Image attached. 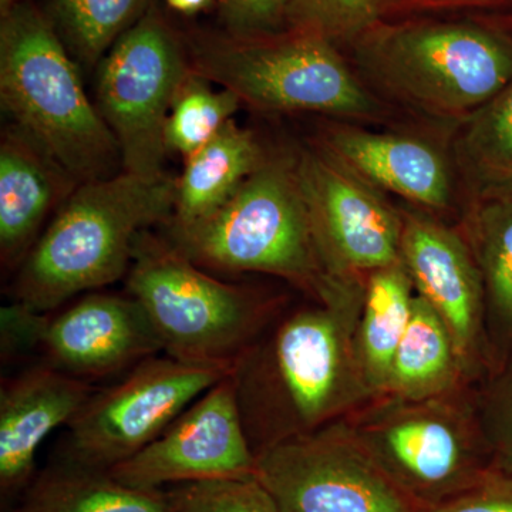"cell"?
<instances>
[{
	"instance_id": "obj_1",
	"label": "cell",
	"mask_w": 512,
	"mask_h": 512,
	"mask_svg": "<svg viewBox=\"0 0 512 512\" xmlns=\"http://www.w3.org/2000/svg\"><path fill=\"white\" fill-rule=\"evenodd\" d=\"M363 292L362 279H333L319 305L292 313L235 360L232 382L255 456L377 399L357 353Z\"/></svg>"
},
{
	"instance_id": "obj_2",
	"label": "cell",
	"mask_w": 512,
	"mask_h": 512,
	"mask_svg": "<svg viewBox=\"0 0 512 512\" xmlns=\"http://www.w3.org/2000/svg\"><path fill=\"white\" fill-rule=\"evenodd\" d=\"M175 181L123 171L77 185L20 264L13 303L46 315L119 281L138 237L173 217Z\"/></svg>"
},
{
	"instance_id": "obj_3",
	"label": "cell",
	"mask_w": 512,
	"mask_h": 512,
	"mask_svg": "<svg viewBox=\"0 0 512 512\" xmlns=\"http://www.w3.org/2000/svg\"><path fill=\"white\" fill-rule=\"evenodd\" d=\"M0 101L16 128L77 184L110 177L120 160L116 138L59 33L30 2L2 10Z\"/></svg>"
},
{
	"instance_id": "obj_4",
	"label": "cell",
	"mask_w": 512,
	"mask_h": 512,
	"mask_svg": "<svg viewBox=\"0 0 512 512\" xmlns=\"http://www.w3.org/2000/svg\"><path fill=\"white\" fill-rule=\"evenodd\" d=\"M357 443L420 512L466 493L491 470L473 394L377 397L345 417Z\"/></svg>"
},
{
	"instance_id": "obj_5",
	"label": "cell",
	"mask_w": 512,
	"mask_h": 512,
	"mask_svg": "<svg viewBox=\"0 0 512 512\" xmlns=\"http://www.w3.org/2000/svg\"><path fill=\"white\" fill-rule=\"evenodd\" d=\"M171 245L200 268L282 276L318 296L333 276L316 247L296 167L264 161L222 207Z\"/></svg>"
},
{
	"instance_id": "obj_6",
	"label": "cell",
	"mask_w": 512,
	"mask_h": 512,
	"mask_svg": "<svg viewBox=\"0 0 512 512\" xmlns=\"http://www.w3.org/2000/svg\"><path fill=\"white\" fill-rule=\"evenodd\" d=\"M127 289L153 323L165 355L183 362L234 365L266 319L252 293L205 274L170 241L147 232L137 239Z\"/></svg>"
},
{
	"instance_id": "obj_7",
	"label": "cell",
	"mask_w": 512,
	"mask_h": 512,
	"mask_svg": "<svg viewBox=\"0 0 512 512\" xmlns=\"http://www.w3.org/2000/svg\"><path fill=\"white\" fill-rule=\"evenodd\" d=\"M191 69L266 111H319L352 119L382 113L329 39L296 29L285 36H232L195 47Z\"/></svg>"
},
{
	"instance_id": "obj_8",
	"label": "cell",
	"mask_w": 512,
	"mask_h": 512,
	"mask_svg": "<svg viewBox=\"0 0 512 512\" xmlns=\"http://www.w3.org/2000/svg\"><path fill=\"white\" fill-rule=\"evenodd\" d=\"M362 59L396 96L439 116H471L512 82V42L471 23L382 30Z\"/></svg>"
},
{
	"instance_id": "obj_9",
	"label": "cell",
	"mask_w": 512,
	"mask_h": 512,
	"mask_svg": "<svg viewBox=\"0 0 512 512\" xmlns=\"http://www.w3.org/2000/svg\"><path fill=\"white\" fill-rule=\"evenodd\" d=\"M97 109L127 173L163 174L164 128L191 72L183 43L153 5L97 64Z\"/></svg>"
},
{
	"instance_id": "obj_10",
	"label": "cell",
	"mask_w": 512,
	"mask_h": 512,
	"mask_svg": "<svg viewBox=\"0 0 512 512\" xmlns=\"http://www.w3.org/2000/svg\"><path fill=\"white\" fill-rule=\"evenodd\" d=\"M232 366L198 365L165 355L131 367L119 383L93 393L70 421L66 464L109 471L143 450Z\"/></svg>"
},
{
	"instance_id": "obj_11",
	"label": "cell",
	"mask_w": 512,
	"mask_h": 512,
	"mask_svg": "<svg viewBox=\"0 0 512 512\" xmlns=\"http://www.w3.org/2000/svg\"><path fill=\"white\" fill-rule=\"evenodd\" d=\"M279 512H420L367 456L345 419L256 454Z\"/></svg>"
},
{
	"instance_id": "obj_12",
	"label": "cell",
	"mask_w": 512,
	"mask_h": 512,
	"mask_svg": "<svg viewBox=\"0 0 512 512\" xmlns=\"http://www.w3.org/2000/svg\"><path fill=\"white\" fill-rule=\"evenodd\" d=\"M320 259L333 278L362 279L400 261L403 217L325 151L295 165Z\"/></svg>"
},
{
	"instance_id": "obj_13",
	"label": "cell",
	"mask_w": 512,
	"mask_h": 512,
	"mask_svg": "<svg viewBox=\"0 0 512 512\" xmlns=\"http://www.w3.org/2000/svg\"><path fill=\"white\" fill-rule=\"evenodd\" d=\"M255 470L229 372L156 440L107 473L130 487L161 490L167 484L255 476Z\"/></svg>"
},
{
	"instance_id": "obj_14",
	"label": "cell",
	"mask_w": 512,
	"mask_h": 512,
	"mask_svg": "<svg viewBox=\"0 0 512 512\" xmlns=\"http://www.w3.org/2000/svg\"><path fill=\"white\" fill-rule=\"evenodd\" d=\"M400 261L414 291L446 323L468 383L490 372L483 279L467 242L446 225L421 217H403Z\"/></svg>"
},
{
	"instance_id": "obj_15",
	"label": "cell",
	"mask_w": 512,
	"mask_h": 512,
	"mask_svg": "<svg viewBox=\"0 0 512 512\" xmlns=\"http://www.w3.org/2000/svg\"><path fill=\"white\" fill-rule=\"evenodd\" d=\"M47 365L90 382L163 352L153 323L131 295L94 293L59 315L40 316L35 345Z\"/></svg>"
},
{
	"instance_id": "obj_16",
	"label": "cell",
	"mask_w": 512,
	"mask_h": 512,
	"mask_svg": "<svg viewBox=\"0 0 512 512\" xmlns=\"http://www.w3.org/2000/svg\"><path fill=\"white\" fill-rule=\"evenodd\" d=\"M87 380L49 365L32 367L0 390V490L18 493L35 470L37 450L57 427L69 424L93 396Z\"/></svg>"
},
{
	"instance_id": "obj_17",
	"label": "cell",
	"mask_w": 512,
	"mask_h": 512,
	"mask_svg": "<svg viewBox=\"0 0 512 512\" xmlns=\"http://www.w3.org/2000/svg\"><path fill=\"white\" fill-rule=\"evenodd\" d=\"M323 144L326 154L373 188H383L429 210H441L450 202L446 160L424 141L338 126L326 130Z\"/></svg>"
},
{
	"instance_id": "obj_18",
	"label": "cell",
	"mask_w": 512,
	"mask_h": 512,
	"mask_svg": "<svg viewBox=\"0 0 512 512\" xmlns=\"http://www.w3.org/2000/svg\"><path fill=\"white\" fill-rule=\"evenodd\" d=\"M60 165L18 128L0 144V256L20 265L40 237L49 212L77 187Z\"/></svg>"
},
{
	"instance_id": "obj_19",
	"label": "cell",
	"mask_w": 512,
	"mask_h": 512,
	"mask_svg": "<svg viewBox=\"0 0 512 512\" xmlns=\"http://www.w3.org/2000/svg\"><path fill=\"white\" fill-rule=\"evenodd\" d=\"M264 161L254 134L229 121L207 146L185 160L183 174L175 181L171 231H183L210 217Z\"/></svg>"
},
{
	"instance_id": "obj_20",
	"label": "cell",
	"mask_w": 512,
	"mask_h": 512,
	"mask_svg": "<svg viewBox=\"0 0 512 512\" xmlns=\"http://www.w3.org/2000/svg\"><path fill=\"white\" fill-rule=\"evenodd\" d=\"M488 192L471 221L470 247L483 279L491 370L512 349V187Z\"/></svg>"
},
{
	"instance_id": "obj_21",
	"label": "cell",
	"mask_w": 512,
	"mask_h": 512,
	"mask_svg": "<svg viewBox=\"0 0 512 512\" xmlns=\"http://www.w3.org/2000/svg\"><path fill=\"white\" fill-rule=\"evenodd\" d=\"M463 363L439 313L416 293L412 318L393 357L383 396L423 400L467 387Z\"/></svg>"
},
{
	"instance_id": "obj_22",
	"label": "cell",
	"mask_w": 512,
	"mask_h": 512,
	"mask_svg": "<svg viewBox=\"0 0 512 512\" xmlns=\"http://www.w3.org/2000/svg\"><path fill=\"white\" fill-rule=\"evenodd\" d=\"M416 291L403 262L372 272L365 279L357 323L360 365L376 397L386 393L393 357L412 318Z\"/></svg>"
},
{
	"instance_id": "obj_23",
	"label": "cell",
	"mask_w": 512,
	"mask_h": 512,
	"mask_svg": "<svg viewBox=\"0 0 512 512\" xmlns=\"http://www.w3.org/2000/svg\"><path fill=\"white\" fill-rule=\"evenodd\" d=\"M18 512H174L173 494L130 487L107 471L47 470L30 485Z\"/></svg>"
},
{
	"instance_id": "obj_24",
	"label": "cell",
	"mask_w": 512,
	"mask_h": 512,
	"mask_svg": "<svg viewBox=\"0 0 512 512\" xmlns=\"http://www.w3.org/2000/svg\"><path fill=\"white\" fill-rule=\"evenodd\" d=\"M211 84L192 69L185 77L165 121L167 153L180 154L188 160L207 146L237 113L241 106L237 94L224 87L214 89Z\"/></svg>"
},
{
	"instance_id": "obj_25",
	"label": "cell",
	"mask_w": 512,
	"mask_h": 512,
	"mask_svg": "<svg viewBox=\"0 0 512 512\" xmlns=\"http://www.w3.org/2000/svg\"><path fill=\"white\" fill-rule=\"evenodd\" d=\"M57 28L70 52L89 67L143 18L150 0H52Z\"/></svg>"
},
{
	"instance_id": "obj_26",
	"label": "cell",
	"mask_w": 512,
	"mask_h": 512,
	"mask_svg": "<svg viewBox=\"0 0 512 512\" xmlns=\"http://www.w3.org/2000/svg\"><path fill=\"white\" fill-rule=\"evenodd\" d=\"M460 150L485 190L512 187V82L471 114Z\"/></svg>"
},
{
	"instance_id": "obj_27",
	"label": "cell",
	"mask_w": 512,
	"mask_h": 512,
	"mask_svg": "<svg viewBox=\"0 0 512 512\" xmlns=\"http://www.w3.org/2000/svg\"><path fill=\"white\" fill-rule=\"evenodd\" d=\"M491 468L512 474V349L473 393Z\"/></svg>"
},
{
	"instance_id": "obj_28",
	"label": "cell",
	"mask_w": 512,
	"mask_h": 512,
	"mask_svg": "<svg viewBox=\"0 0 512 512\" xmlns=\"http://www.w3.org/2000/svg\"><path fill=\"white\" fill-rule=\"evenodd\" d=\"M171 494L174 512H279L256 476L181 484Z\"/></svg>"
},
{
	"instance_id": "obj_29",
	"label": "cell",
	"mask_w": 512,
	"mask_h": 512,
	"mask_svg": "<svg viewBox=\"0 0 512 512\" xmlns=\"http://www.w3.org/2000/svg\"><path fill=\"white\" fill-rule=\"evenodd\" d=\"M380 0H291L288 19L296 29L320 36H353L369 28Z\"/></svg>"
},
{
	"instance_id": "obj_30",
	"label": "cell",
	"mask_w": 512,
	"mask_h": 512,
	"mask_svg": "<svg viewBox=\"0 0 512 512\" xmlns=\"http://www.w3.org/2000/svg\"><path fill=\"white\" fill-rule=\"evenodd\" d=\"M234 36L272 35L289 16L291 0H218Z\"/></svg>"
},
{
	"instance_id": "obj_31",
	"label": "cell",
	"mask_w": 512,
	"mask_h": 512,
	"mask_svg": "<svg viewBox=\"0 0 512 512\" xmlns=\"http://www.w3.org/2000/svg\"><path fill=\"white\" fill-rule=\"evenodd\" d=\"M426 512H512V474L491 468L466 493Z\"/></svg>"
},
{
	"instance_id": "obj_32",
	"label": "cell",
	"mask_w": 512,
	"mask_h": 512,
	"mask_svg": "<svg viewBox=\"0 0 512 512\" xmlns=\"http://www.w3.org/2000/svg\"><path fill=\"white\" fill-rule=\"evenodd\" d=\"M165 2L171 9L184 13V15H194L212 5V0H165Z\"/></svg>"
},
{
	"instance_id": "obj_33",
	"label": "cell",
	"mask_w": 512,
	"mask_h": 512,
	"mask_svg": "<svg viewBox=\"0 0 512 512\" xmlns=\"http://www.w3.org/2000/svg\"><path fill=\"white\" fill-rule=\"evenodd\" d=\"M12 3H15V0H2V10L8 9Z\"/></svg>"
}]
</instances>
